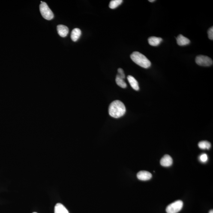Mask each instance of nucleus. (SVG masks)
<instances>
[{
  "instance_id": "1",
  "label": "nucleus",
  "mask_w": 213,
  "mask_h": 213,
  "mask_svg": "<svg viewBox=\"0 0 213 213\" xmlns=\"http://www.w3.org/2000/svg\"><path fill=\"white\" fill-rule=\"evenodd\" d=\"M126 108L124 103L119 101L115 100L111 103L109 108V113L111 116L114 118H119L125 114Z\"/></svg>"
},
{
  "instance_id": "2",
  "label": "nucleus",
  "mask_w": 213,
  "mask_h": 213,
  "mask_svg": "<svg viewBox=\"0 0 213 213\" xmlns=\"http://www.w3.org/2000/svg\"><path fill=\"white\" fill-rule=\"evenodd\" d=\"M132 60L137 65L145 68L151 67V61L145 55L139 52H133L130 55Z\"/></svg>"
},
{
  "instance_id": "3",
  "label": "nucleus",
  "mask_w": 213,
  "mask_h": 213,
  "mask_svg": "<svg viewBox=\"0 0 213 213\" xmlns=\"http://www.w3.org/2000/svg\"><path fill=\"white\" fill-rule=\"evenodd\" d=\"M40 10L42 16L44 19L51 20L53 18V13L46 2H43L40 4Z\"/></svg>"
},
{
  "instance_id": "4",
  "label": "nucleus",
  "mask_w": 213,
  "mask_h": 213,
  "mask_svg": "<svg viewBox=\"0 0 213 213\" xmlns=\"http://www.w3.org/2000/svg\"><path fill=\"white\" fill-rule=\"evenodd\" d=\"M183 206V202L178 200L172 202L167 206L166 211L167 213H177L181 211Z\"/></svg>"
},
{
  "instance_id": "5",
  "label": "nucleus",
  "mask_w": 213,
  "mask_h": 213,
  "mask_svg": "<svg viewBox=\"0 0 213 213\" xmlns=\"http://www.w3.org/2000/svg\"><path fill=\"white\" fill-rule=\"evenodd\" d=\"M196 63L202 67H209L213 64V61L209 57L204 55H199L196 58Z\"/></svg>"
},
{
  "instance_id": "6",
  "label": "nucleus",
  "mask_w": 213,
  "mask_h": 213,
  "mask_svg": "<svg viewBox=\"0 0 213 213\" xmlns=\"http://www.w3.org/2000/svg\"><path fill=\"white\" fill-rule=\"evenodd\" d=\"M137 177L141 181H146L151 179L152 177V175L151 172L147 171H142L137 173Z\"/></svg>"
},
{
  "instance_id": "7",
  "label": "nucleus",
  "mask_w": 213,
  "mask_h": 213,
  "mask_svg": "<svg viewBox=\"0 0 213 213\" xmlns=\"http://www.w3.org/2000/svg\"><path fill=\"white\" fill-rule=\"evenodd\" d=\"M173 163V160L171 157L169 155H166L161 158L160 161V164L162 166L165 167L170 166Z\"/></svg>"
},
{
  "instance_id": "8",
  "label": "nucleus",
  "mask_w": 213,
  "mask_h": 213,
  "mask_svg": "<svg viewBox=\"0 0 213 213\" xmlns=\"http://www.w3.org/2000/svg\"><path fill=\"white\" fill-rule=\"evenodd\" d=\"M57 30L58 34L62 37H67L69 33L68 27L64 25H58L57 26Z\"/></svg>"
},
{
  "instance_id": "9",
  "label": "nucleus",
  "mask_w": 213,
  "mask_h": 213,
  "mask_svg": "<svg viewBox=\"0 0 213 213\" xmlns=\"http://www.w3.org/2000/svg\"><path fill=\"white\" fill-rule=\"evenodd\" d=\"M177 43L180 46H184L190 44V40L187 37L180 34L176 38Z\"/></svg>"
},
{
  "instance_id": "10",
  "label": "nucleus",
  "mask_w": 213,
  "mask_h": 213,
  "mask_svg": "<svg viewBox=\"0 0 213 213\" xmlns=\"http://www.w3.org/2000/svg\"><path fill=\"white\" fill-rule=\"evenodd\" d=\"M127 79L131 87L136 91H139V84L136 79L131 76H127Z\"/></svg>"
},
{
  "instance_id": "11",
  "label": "nucleus",
  "mask_w": 213,
  "mask_h": 213,
  "mask_svg": "<svg viewBox=\"0 0 213 213\" xmlns=\"http://www.w3.org/2000/svg\"><path fill=\"white\" fill-rule=\"evenodd\" d=\"M162 41L163 39L161 37H151L148 39V43L153 46H159Z\"/></svg>"
},
{
  "instance_id": "12",
  "label": "nucleus",
  "mask_w": 213,
  "mask_h": 213,
  "mask_svg": "<svg viewBox=\"0 0 213 213\" xmlns=\"http://www.w3.org/2000/svg\"><path fill=\"white\" fill-rule=\"evenodd\" d=\"M82 35V31L78 28H75L72 31L71 38L73 42H76L79 39Z\"/></svg>"
},
{
  "instance_id": "13",
  "label": "nucleus",
  "mask_w": 213,
  "mask_h": 213,
  "mask_svg": "<svg viewBox=\"0 0 213 213\" xmlns=\"http://www.w3.org/2000/svg\"><path fill=\"white\" fill-rule=\"evenodd\" d=\"M55 213H69L65 207L61 203L57 204L55 207Z\"/></svg>"
},
{
  "instance_id": "14",
  "label": "nucleus",
  "mask_w": 213,
  "mask_h": 213,
  "mask_svg": "<svg viewBox=\"0 0 213 213\" xmlns=\"http://www.w3.org/2000/svg\"><path fill=\"white\" fill-rule=\"evenodd\" d=\"M198 146L201 149L208 150L211 148V143L207 141H202L199 142Z\"/></svg>"
},
{
  "instance_id": "15",
  "label": "nucleus",
  "mask_w": 213,
  "mask_h": 213,
  "mask_svg": "<svg viewBox=\"0 0 213 213\" xmlns=\"http://www.w3.org/2000/svg\"><path fill=\"white\" fill-rule=\"evenodd\" d=\"M116 82L117 85L122 88H126L127 87L126 83L123 79L121 78L119 76L117 75L116 78Z\"/></svg>"
},
{
  "instance_id": "16",
  "label": "nucleus",
  "mask_w": 213,
  "mask_h": 213,
  "mask_svg": "<svg viewBox=\"0 0 213 213\" xmlns=\"http://www.w3.org/2000/svg\"><path fill=\"white\" fill-rule=\"evenodd\" d=\"M122 2V0H112L109 3V7L110 8L113 9L121 5Z\"/></svg>"
},
{
  "instance_id": "17",
  "label": "nucleus",
  "mask_w": 213,
  "mask_h": 213,
  "mask_svg": "<svg viewBox=\"0 0 213 213\" xmlns=\"http://www.w3.org/2000/svg\"><path fill=\"white\" fill-rule=\"evenodd\" d=\"M199 160L202 163H206L208 161V156L206 154H202L199 157Z\"/></svg>"
},
{
  "instance_id": "18",
  "label": "nucleus",
  "mask_w": 213,
  "mask_h": 213,
  "mask_svg": "<svg viewBox=\"0 0 213 213\" xmlns=\"http://www.w3.org/2000/svg\"><path fill=\"white\" fill-rule=\"evenodd\" d=\"M118 76H119L121 78L123 79H125V74H124V72L122 69L121 68H119L118 70Z\"/></svg>"
},
{
  "instance_id": "19",
  "label": "nucleus",
  "mask_w": 213,
  "mask_h": 213,
  "mask_svg": "<svg viewBox=\"0 0 213 213\" xmlns=\"http://www.w3.org/2000/svg\"><path fill=\"white\" fill-rule=\"evenodd\" d=\"M208 37L210 40H213V27L210 28L208 31Z\"/></svg>"
},
{
  "instance_id": "20",
  "label": "nucleus",
  "mask_w": 213,
  "mask_h": 213,
  "mask_svg": "<svg viewBox=\"0 0 213 213\" xmlns=\"http://www.w3.org/2000/svg\"><path fill=\"white\" fill-rule=\"evenodd\" d=\"M149 1L150 2H153L155 1H154V0H149Z\"/></svg>"
},
{
  "instance_id": "21",
  "label": "nucleus",
  "mask_w": 213,
  "mask_h": 213,
  "mask_svg": "<svg viewBox=\"0 0 213 213\" xmlns=\"http://www.w3.org/2000/svg\"><path fill=\"white\" fill-rule=\"evenodd\" d=\"M209 213H213V210H211V211H210Z\"/></svg>"
},
{
  "instance_id": "22",
  "label": "nucleus",
  "mask_w": 213,
  "mask_h": 213,
  "mask_svg": "<svg viewBox=\"0 0 213 213\" xmlns=\"http://www.w3.org/2000/svg\"><path fill=\"white\" fill-rule=\"evenodd\" d=\"M37 213L34 212H33V213Z\"/></svg>"
}]
</instances>
